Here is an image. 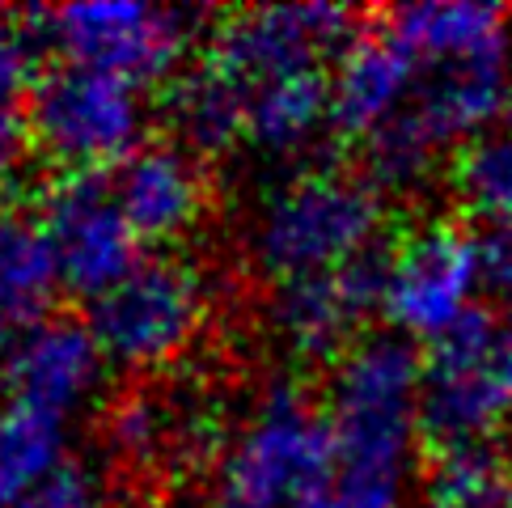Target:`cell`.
I'll return each mask as SVG.
<instances>
[{"instance_id": "6da1fadb", "label": "cell", "mask_w": 512, "mask_h": 508, "mask_svg": "<svg viewBox=\"0 0 512 508\" xmlns=\"http://www.w3.org/2000/svg\"><path fill=\"white\" fill-rule=\"evenodd\" d=\"M424 360L394 331L360 335L326 381V424L335 441V492L352 508H402L419 428Z\"/></svg>"}, {"instance_id": "7a4b0ae2", "label": "cell", "mask_w": 512, "mask_h": 508, "mask_svg": "<svg viewBox=\"0 0 512 508\" xmlns=\"http://www.w3.org/2000/svg\"><path fill=\"white\" fill-rule=\"evenodd\" d=\"M386 204L364 174L301 170L276 183L246 225V259L271 284H292L377 250Z\"/></svg>"}, {"instance_id": "3957f363", "label": "cell", "mask_w": 512, "mask_h": 508, "mask_svg": "<svg viewBox=\"0 0 512 508\" xmlns=\"http://www.w3.org/2000/svg\"><path fill=\"white\" fill-rule=\"evenodd\" d=\"M335 487V441L326 411L276 381L242 415L221 453L208 508H305Z\"/></svg>"}, {"instance_id": "277c9868", "label": "cell", "mask_w": 512, "mask_h": 508, "mask_svg": "<svg viewBox=\"0 0 512 508\" xmlns=\"http://www.w3.org/2000/svg\"><path fill=\"white\" fill-rule=\"evenodd\" d=\"M30 149L60 174L111 178L149 144V102L132 81L81 64H51L26 89Z\"/></svg>"}, {"instance_id": "5b68a950", "label": "cell", "mask_w": 512, "mask_h": 508, "mask_svg": "<svg viewBox=\"0 0 512 508\" xmlns=\"http://www.w3.org/2000/svg\"><path fill=\"white\" fill-rule=\"evenodd\" d=\"M512 420V326L474 310L424 356L419 428L436 458L491 449Z\"/></svg>"}, {"instance_id": "8992f818", "label": "cell", "mask_w": 512, "mask_h": 508, "mask_svg": "<svg viewBox=\"0 0 512 508\" xmlns=\"http://www.w3.org/2000/svg\"><path fill=\"white\" fill-rule=\"evenodd\" d=\"M199 34V13L149 0H81L39 13V43L60 64H81L132 85L178 81Z\"/></svg>"}, {"instance_id": "52a82bcc", "label": "cell", "mask_w": 512, "mask_h": 508, "mask_svg": "<svg viewBox=\"0 0 512 508\" xmlns=\"http://www.w3.org/2000/svg\"><path fill=\"white\" fill-rule=\"evenodd\" d=\"M89 331L111 360V369L157 373L191 352L208 322V284L204 276L166 254H144L136 271L89 301Z\"/></svg>"}, {"instance_id": "ba28073f", "label": "cell", "mask_w": 512, "mask_h": 508, "mask_svg": "<svg viewBox=\"0 0 512 508\" xmlns=\"http://www.w3.org/2000/svg\"><path fill=\"white\" fill-rule=\"evenodd\" d=\"M483 284L487 276L479 233L453 221H424L386 250L381 314L394 326V335L432 348L479 310L474 301Z\"/></svg>"}, {"instance_id": "9c48e42d", "label": "cell", "mask_w": 512, "mask_h": 508, "mask_svg": "<svg viewBox=\"0 0 512 508\" xmlns=\"http://www.w3.org/2000/svg\"><path fill=\"white\" fill-rule=\"evenodd\" d=\"M356 13L343 5H254L216 17L204 43V64L250 94L267 81L322 72L356 39Z\"/></svg>"}, {"instance_id": "30bf717a", "label": "cell", "mask_w": 512, "mask_h": 508, "mask_svg": "<svg viewBox=\"0 0 512 508\" xmlns=\"http://www.w3.org/2000/svg\"><path fill=\"white\" fill-rule=\"evenodd\" d=\"M34 216L56 254L64 293L85 305L111 293L144 259V242L127 225L106 174H60L39 195Z\"/></svg>"}, {"instance_id": "8fae6325", "label": "cell", "mask_w": 512, "mask_h": 508, "mask_svg": "<svg viewBox=\"0 0 512 508\" xmlns=\"http://www.w3.org/2000/svg\"><path fill=\"white\" fill-rule=\"evenodd\" d=\"M106 369L111 360L98 348L85 318L47 314L0 343V386L9 403L60 428L102 394Z\"/></svg>"}, {"instance_id": "7c38bea8", "label": "cell", "mask_w": 512, "mask_h": 508, "mask_svg": "<svg viewBox=\"0 0 512 508\" xmlns=\"http://www.w3.org/2000/svg\"><path fill=\"white\" fill-rule=\"evenodd\" d=\"M381 288H386V250L381 246L339 271L280 284L267 305L271 335L292 360L335 365L360 339V322L381 310Z\"/></svg>"}, {"instance_id": "4fadbf2b", "label": "cell", "mask_w": 512, "mask_h": 508, "mask_svg": "<svg viewBox=\"0 0 512 508\" xmlns=\"http://www.w3.org/2000/svg\"><path fill=\"white\" fill-rule=\"evenodd\" d=\"M115 199L144 246H170L199 229L208 212L204 157L178 140H149L111 174Z\"/></svg>"}, {"instance_id": "5bb4252c", "label": "cell", "mask_w": 512, "mask_h": 508, "mask_svg": "<svg viewBox=\"0 0 512 508\" xmlns=\"http://www.w3.org/2000/svg\"><path fill=\"white\" fill-rule=\"evenodd\" d=\"M415 77V56L386 30V22L360 30L331 72V127L364 144L411 106Z\"/></svg>"}, {"instance_id": "9a60e30c", "label": "cell", "mask_w": 512, "mask_h": 508, "mask_svg": "<svg viewBox=\"0 0 512 508\" xmlns=\"http://www.w3.org/2000/svg\"><path fill=\"white\" fill-rule=\"evenodd\" d=\"M331 127V77L297 72L246 94V144L263 157H301Z\"/></svg>"}, {"instance_id": "2e32d148", "label": "cell", "mask_w": 512, "mask_h": 508, "mask_svg": "<svg viewBox=\"0 0 512 508\" xmlns=\"http://www.w3.org/2000/svg\"><path fill=\"white\" fill-rule=\"evenodd\" d=\"M64 293L51 242L30 212H0V343L51 314Z\"/></svg>"}, {"instance_id": "e0dca14e", "label": "cell", "mask_w": 512, "mask_h": 508, "mask_svg": "<svg viewBox=\"0 0 512 508\" xmlns=\"http://www.w3.org/2000/svg\"><path fill=\"white\" fill-rule=\"evenodd\" d=\"M174 140L195 157H221L246 140V94L212 64H191L170 85Z\"/></svg>"}, {"instance_id": "ac0fdd59", "label": "cell", "mask_w": 512, "mask_h": 508, "mask_svg": "<svg viewBox=\"0 0 512 508\" xmlns=\"http://www.w3.org/2000/svg\"><path fill=\"white\" fill-rule=\"evenodd\" d=\"M102 437H106V449L127 466H161L174 453L195 445V424L166 394L127 390L106 407Z\"/></svg>"}, {"instance_id": "d6986e66", "label": "cell", "mask_w": 512, "mask_h": 508, "mask_svg": "<svg viewBox=\"0 0 512 508\" xmlns=\"http://www.w3.org/2000/svg\"><path fill=\"white\" fill-rule=\"evenodd\" d=\"M449 191L457 208L487 229L512 221V127H491L453 153Z\"/></svg>"}, {"instance_id": "ffe728a7", "label": "cell", "mask_w": 512, "mask_h": 508, "mask_svg": "<svg viewBox=\"0 0 512 508\" xmlns=\"http://www.w3.org/2000/svg\"><path fill=\"white\" fill-rule=\"evenodd\" d=\"M64 458L60 424L17 403H0V508H17Z\"/></svg>"}, {"instance_id": "44dd1931", "label": "cell", "mask_w": 512, "mask_h": 508, "mask_svg": "<svg viewBox=\"0 0 512 508\" xmlns=\"http://www.w3.org/2000/svg\"><path fill=\"white\" fill-rule=\"evenodd\" d=\"M415 508H512V466L491 449L436 462V479Z\"/></svg>"}, {"instance_id": "7402d4cb", "label": "cell", "mask_w": 512, "mask_h": 508, "mask_svg": "<svg viewBox=\"0 0 512 508\" xmlns=\"http://www.w3.org/2000/svg\"><path fill=\"white\" fill-rule=\"evenodd\" d=\"M17 508H111V496H106L102 470L77 458V453H68Z\"/></svg>"}, {"instance_id": "603a6c76", "label": "cell", "mask_w": 512, "mask_h": 508, "mask_svg": "<svg viewBox=\"0 0 512 508\" xmlns=\"http://www.w3.org/2000/svg\"><path fill=\"white\" fill-rule=\"evenodd\" d=\"M30 123H26V106L17 102V94L0 89V199H5L26 174L30 161Z\"/></svg>"}, {"instance_id": "cb8c5ba5", "label": "cell", "mask_w": 512, "mask_h": 508, "mask_svg": "<svg viewBox=\"0 0 512 508\" xmlns=\"http://www.w3.org/2000/svg\"><path fill=\"white\" fill-rule=\"evenodd\" d=\"M34 43H39V30H30L17 13L0 9V89L17 94L30 81Z\"/></svg>"}, {"instance_id": "d4e9b609", "label": "cell", "mask_w": 512, "mask_h": 508, "mask_svg": "<svg viewBox=\"0 0 512 508\" xmlns=\"http://www.w3.org/2000/svg\"><path fill=\"white\" fill-rule=\"evenodd\" d=\"M479 246H483V276H487V284L512 301V221L483 229Z\"/></svg>"}, {"instance_id": "484cf974", "label": "cell", "mask_w": 512, "mask_h": 508, "mask_svg": "<svg viewBox=\"0 0 512 508\" xmlns=\"http://www.w3.org/2000/svg\"><path fill=\"white\" fill-rule=\"evenodd\" d=\"M305 508H352V504H347V500H343V496L335 492V487H331V492H322L318 500H309Z\"/></svg>"}, {"instance_id": "4316f807", "label": "cell", "mask_w": 512, "mask_h": 508, "mask_svg": "<svg viewBox=\"0 0 512 508\" xmlns=\"http://www.w3.org/2000/svg\"><path fill=\"white\" fill-rule=\"evenodd\" d=\"M508 111H512V68H508Z\"/></svg>"}, {"instance_id": "83f0119b", "label": "cell", "mask_w": 512, "mask_h": 508, "mask_svg": "<svg viewBox=\"0 0 512 508\" xmlns=\"http://www.w3.org/2000/svg\"><path fill=\"white\" fill-rule=\"evenodd\" d=\"M508 326H512V301H508Z\"/></svg>"}]
</instances>
